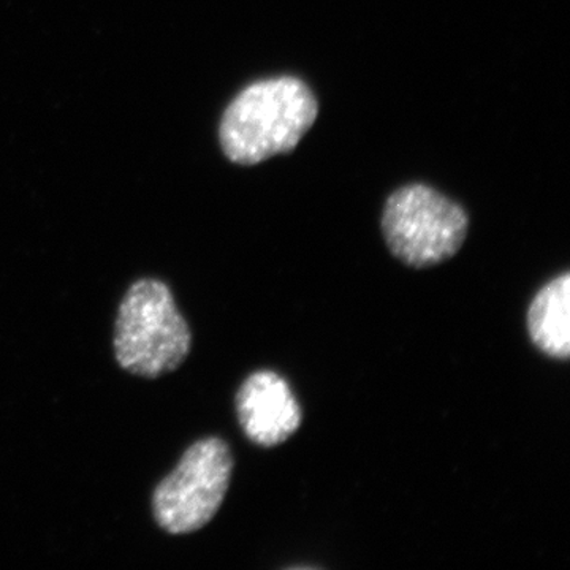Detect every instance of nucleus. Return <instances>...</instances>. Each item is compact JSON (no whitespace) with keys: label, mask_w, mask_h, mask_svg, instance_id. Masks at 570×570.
<instances>
[{"label":"nucleus","mask_w":570,"mask_h":570,"mask_svg":"<svg viewBox=\"0 0 570 570\" xmlns=\"http://www.w3.org/2000/svg\"><path fill=\"white\" fill-rule=\"evenodd\" d=\"M532 344L557 360L570 355V275L562 273L543 285L532 299L527 316Z\"/></svg>","instance_id":"nucleus-6"},{"label":"nucleus","mask_w":570,"mask_h":570,"mask_svg":"<svg viewBox=\"0 0 570 570\" xmlns=\"http://www.w3.org/2000/svg\"><path fill=\"white\" fill-rule=\"evenodd\" d=\"M236 414L247 439L261 448H275L294 436L303 414L291 385L273 371H257L236 395Z\"/></svg>","instance_id":"nucleus-5"},{"label":"nucleus","mask_w":570,"mask_h":570,"mask_svg":"<svg viewBox=\"0 0 570 570\" xmlns=\"http://www.w3.org/2000/svg\"><path fill=\"white\" fill-rule=\"evenodd\" d=\"M468 214L460 205L423 184L390 195L382 232L390 253L414 268L444 264L466 239Z\"/></svg>","instance_id":"nucleus-3"},{"label":"nucleus","mask_w":570,"mask_h":570,"mask_svg":"<svg viewBox=\"0 0 570 570\" xmlns=\"http://www.w3.org/2000/svg\"><path fill=\"white\" fill-rule=\"evenodd\" d=\"M316 97L298 78L254 82L228 105L220 145L236 164L254 165L294 151L316 122Z\"/></svg>","instance_id":"nucleus-1"},{"label":"nucleus","mask_w":570,"mask_h":570,"mask_svg":"<svg viewBox=\"0 0 570 570\" xmlns=\"http://www.w3.org/2000/svg\"><path fill=\"white\" fill-rule=\"evenodd\" d=\"M193 344L189 325L164 283L141 279L127 291L115 326V355L135 376L160 377L183 365Z\"/></svg>","instance_id":"nucleus-2"},{"label":"nucleus","mask_w":570,"mask_h":570,"mask_svg":"<svg viewBox=\"0 0 570 570\" xmlns=\"http://www.w3.org/2000/svg\"><path fill=\"white\" fill-rule=\"evenodd\" d=\"M234 456L227 442L208 438L184 453L153 497L154 519L170 534L202 530L216 517L230 487Z\"/></svg>","instance_id":"nucleus-4"}]
</instances>
